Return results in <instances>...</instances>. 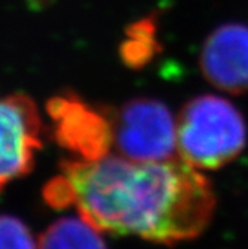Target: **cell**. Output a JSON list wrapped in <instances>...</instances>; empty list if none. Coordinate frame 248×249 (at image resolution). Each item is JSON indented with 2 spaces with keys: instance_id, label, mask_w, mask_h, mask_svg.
Wrapping results in <instances>:
<instances>
[{
  "instance_id": "8",
  "label": "cell",
  "mask_w": 248,
  "mask_h": 249,
  "mask_svg": "<svg viewBox=\"0 0 248 249\" xmlns=\"http://www.w3.org/2000/svg\"><path fill=\"white\" fill-rule=\"evenodd\" d=\"M0 249H39L27 225L11 215H0Z\"/></svg>"
},
{
  "instance_id": "5",
  "label": "cell",
  "mask_w": 248,
  "mask_h": 249,
  "mask_svg": "<svg viewBox=\"0 0 248 249\" xmlns=\"http://www.w3.org/2000/svg\"><path fill=\"white\" fill-rule=\"evenodd\" d=\"M47 112L57 142L79 160H97L114 145L108 109H96L76 94L63 93L48 102Z\"/></svg>"
},
{
  "instance_id": "3",
  "label": "cell",
  "mask_w": 248,
  "mask_h": 249,
  "mask_svg": "<svg viewBox=\"0 0 248 249\" xmlns=\"http://www.w3.org/2000/svg\"><path fill=\"white\" fill-rule=\"evenodd\" d=\"M114 145L134 161L169 160L176 148V125L160 100L139 97L109 110Z\"/></svg>"
},
{
  "instance_id": "1",
  "label": "cell",
  "mask_w": 248,
  "mask_h": 249,
  "mask_svg": "<svg viewBox=\"0 0 248 249\" xmlns=\"http://www.w3.org/2000/svg\"><path fill=\"white\" fill-rule=\"evenodd\" d=\"M43 197L56 209L74 206L99 231L163 245L202 234L215 209L210 180L183 158L67 160Z\"/></svg>"
},
{
  "instance_id": "6",
  "label": "cell",
  "mask_w": 248,
  "mask_h": 249,
  "mask_svg": "<svg viewBox=\"0 0 248 249\" xmlns=\"http://www.w3.org/2000/svg\"><path fill=\"white\" fill-rule=\"evenodd\" d=\"M200 71L208 82L232 94L248 91V26L228 22L214 29L202 45Z\"/></svg>"
},
{
  "instance_id": "2",
  "label": "cell",
  "mask_w": 248,
  "mask_h": 249,
  "mask_svg": "<svg viewBox=\"0 0 248 249\" xmlns=\"http://www.w3.org/2000/svg\"><path fill=\"white\" fill-rule=\"evenodd\" d=\"M245 143V120L228 99L204 94L183 107L176 125V148L189 164L220 169L233 161Z\"/></svg>"
},
{
  "instance_id": "4",
  "label": "cell",
  "mask_w": 248,
  "mask_h": 249,
  "mask_svg": "<svg viewBox=\"0 0 248 249\" xmlns=\"http://www.w3.org/2000/svg\"><path fill=\"white\" fill-rule=\"evenodd\" d=\"M42 128L38 106L29 96L0 94V191L33 169Z\"/></svg>"
},
{
  "instance_id": "7",
  "label": "cell",
  "mask_w": 248,
  "mask_h": 249,
  "mask_svg": "<svg viewBox=\"0 0 248 249\" xmlns=\"http://www.w3.org/2000/svg\"><path fill=\"white\" fill-rule=\"evenodd\" d=\"M39 249H108L100 231L79 218H61L43 231Z\"/></svg>"
}]
</instances>
